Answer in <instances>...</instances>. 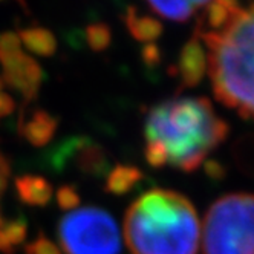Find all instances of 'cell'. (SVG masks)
<instances>
[{"mask_svg":"<svg viewBox=\"0 0 254 254\" xmlns=\"http://www.w3.org/2000/svg\"><path fill=\"white\" fill-rule=\"evenodd\" d=\"M142 179H144V175L138 167L127 166V164H118V166L112 167L107 173L106 191L117 194V196L126 194L133 187H136Z\"/></svg>","mask_w":254,"mask_h":254,"instance_id":"9","label":"cell"},{"mask_svg":"<svg viewBox=\"0 0 254 254\" xmlns=\"http://www.w3.org/2000/svg\"><path fill=\"white\" fill-rule=\"evenodd\" d=\"M28 254H62L60 248L52 244L51 241H48L46 238H39L35 242H32L28 247Z\"/></svg>","mask_w":254,"mask_h":254,"instance_id":"17","label":"cell"},{"mask_svg":"<svg viewBox=\"0 0 254 254\" xmlns=\"http://www.w3.org/2000/svg\"><path fill=\"white\" fill-rule=\"evenodd\" d=\"M19 196L29 205H45L52 196V189L46 179L40 176H23L17 179Z\"/></svg>","mask_w":254,"mask_h":254,"instance_id":"10","label":"cell"},{"mask_svg":"<svg viewBox=\"0 0 254 254\" xmlns=\"http://www.w3.org/2000/svg\"><path fill=\"white\" fill-rule=\"evenodd\" d=\"M86 39L89 46L94 51H103L111 43V29L104 23L90 25L86 29Z\"/></svg>","mask_w":254,"mask_h":254,"instance_id":"15","label":"cell"},{"mask_svg":"<svg viewBox=\"0 0 254 254\" xmlns=\"http://www.w3.org/2000/svg\"><path fill=\"white\" fill-rule=\"evenodd\" d=\"M126 26L138 42L150 45L162 34V25L149 14H139L135 8H129L124 15Z\"/></svg>","mask_w":254,"mask_h":254,"instance_id":"8","label":"cell"},{"mask_svg":"<svg viewBox=\"0 0 254 254\" xmlns=\"http://www.w3.org/2000/svg\"><path fill=\"white\" fill-rule=\"evenodd\" d=\"M201 233L193 204L167 189L142 193L124 216V241L130 254H196Z\"/></svg>","mask_w":254,"mask_h":254,"instance_id":"2","label":"cell"},{"mask_svg":"<svg viewBox=\"0 0 254 254\" xmlns=\"http://www.w3.org/2000/svg\"><path fill=\"white\" fill-rule=\"evenodd\" d=\"M142 57L147 64H156V63H159V49L153 43L146 45L142 51Z\"/></svg>","mask_w":254,"mask_h":254,"instance_id":"19","label":"cell"},{"mask_svg":"<svg viewBox=\"0 0 254 254\" xmlns=\"http://www.w3.org/2000/svg\"><path fill=\"white\" fill-rule=\"evenodd\" d=\"M228 135V124L202 97L162 101L152 107L144 126L147 162L194 172Z\"/></svg>","mask_w":254,"mask_h":254,"instance_id":"1","label":"cell"},{"mask_svg":"<svg viewBox=\"0 0 254 254\" xmlns=\"http://www.w3.org/2000/svg\"><path fill=\"white\" fill-rule=\"evenodd\" d=\"M57 201L60 204L62 208L64 210H75L78 208L80 204V194L77 193V190L70 186H64L57 191Z\"/></svg>","mask_w":254,"mask_h":254,"instance_id":"16","label":"cell"},{"mask_svg":"<svg viewBox=\"0 0 254 254\" xmlns=\"http://www.w3.org/2000/svg\"><path fill=\"white\" fill-rule=\"evenodd\" d=\"M57 129V121L46 112H35L26 123V136L34 144H45Z\"/></svg>","mask_w":254,"mask_h":254,"instance_id":"13","label":"cell"},{"mask_svg":"<svg viewBox=\"0 0 254 254\" xmlns=\"http://www.w3.org/2000/svg\"><path fill=\"white\" fill-rule=\"evenodd\" d=\"M241 5L238 2H228V0H221V2H207L205 11L202 15V23L205 25V31L197 32H217L221 31L238 11Z\"/></svg>","mask_w":254,"mask_h":254,"instance_id":"11","label":"cell"},{"mask_svg":"<svg viewBox=\"0 0 254 254\" xmlns=\"http://www.w3.org/2000/svg\"><path fill=\"white\" fill-rule=\"evenodd\" d=\"M8 175H9V166H8V161L3 156L2 150H0V228H2L6 222L3 221L2 217V199H3V193L8 184Z\"/></svg>","mask_w":254,"mask_h":254,"instance_id":"18","label":"cell"},{"mask_svg":"<svg viewBox=\"0 0 254 254\" xmlns=\"http://www.w3.org/2000/svg\"><path fill=\"white\" fill-rule=\"evenodd\" d=\"M0 60L8 81L25 97H34L42 80V70L39 64L20 49V42L15 35H6L0 40Z\"/></svg>","mask_w":254,"mask_h":254,"instance_id":"6","label":"cell"},{"mask_svg":"<svg viewBox=\"0 0 254 254\" xmlns=\"http://www.w3.org/2000/svg\"><path fill=\"white\" fill-rule=\"evenodd\" d=\"M201 242L204 254H254V194L231 193L213 202Z\"/></svg>","mask_w":254,"mask_h":254,"instance_id":"4","label":"cell"},{"mask_svg":"<svg viewBox=\"0 0 254 254\" xmlns=\"http://www.w3.org/2000/svg\"><path fill=\"white\" fill-rule=\"evenodd\" d=\"M207 2H149L147 8L167 20L187 22L197 9L205 8Z\"/></svg>","mask_w":254,"mask_h":254,"instance_id":"12","label":"cell"},{"mask_svg":"<svg viewBox=\"0 0 254 254\" xmlns=\"http://www.w3.org/2000/svg\"><path fill=\"white\" fill-rule=\"evenodd\" d=\"M22 42L34 52L42 54V56H51L56 51V39L54 35L42 28H32L22 32Z\"/></svg>","mask_w":254,"mask_h":254,"instance_id":"14","label":"cell"},{"mask_svg":"<svg viewBox=\"0 0 254 254\" xmlns=\"http://www.w3.org/2000/svg\"><path fill=\"white\" fill-rule=\"evenodd\" d=\"M59 239L66 254H120V228L114 217L98 207L67 211L59 225Z\"/></svg>","mask_w":254,"mask_h":254,"instance_id":"5","label":"cell"},{"mask_svg":"<svg viewBox=\"0 0 254 254\" xmlns=\"http://www.w3.org/2000/svg\"><path fill=\"white\" fill-rule=\"evenodd\" d=\"M208 52V74L217 100L254 121V3L239 6L217 32H197Z\"/></svg>","mask_w":254,"mask_h":254,"instance_id":"3","label":"cell"},{"mask_svg":"<svg viewBox=\"0 0 254 254\" xmlns=\"http://www.w3.org/2000/svg\"><path fill=\"white\" fill-rule=\"evenodd\" d=\"M208 72V52L197 34L181 49L178 60V75L186 87L197 86Z\"/></svg>","mask_w":254,"mask_h":254,"instance_id":"7","label":"cell"}]
</instances>
